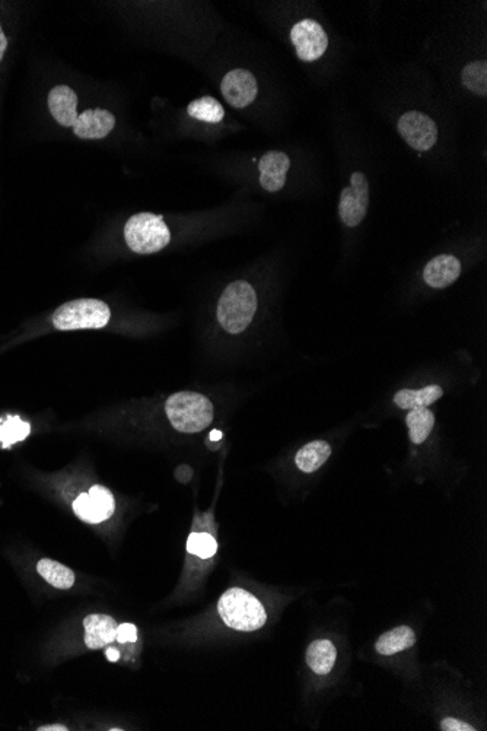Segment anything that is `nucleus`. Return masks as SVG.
Listing matches in <instances>:
<instances>
[{"label": "nucleus", "mask_w": 487, "mask_h": 731, "mask_svg": "<svg viewBox=\"0 0 487 731\" xmlns=\"http://www.w3.org/2000/svg\"><path fill=\"white\" fill-rule=\"evenodd\" d=\"M165 413L174 430L198 434L214 421V404L200 393L179 392L168 397Z\"/></svg>", "instance_id": "obj_1"}, {"label": "nucleus", "mask_w": 487, "mask_h": 731, "mask_svg": "<svg viewBox=\"0 0 487 731\" xmlns=\"http://www.w3.org/2000/svg\"><path fill=\"white\" fill-rule=\"evenodd\" d=\"M257 311V293L245 281L226 286L217 302V321L228 333H241L252 324Z\"/></svg>", "instance_id": "obj_2"}, {"label": "nucleus", "mask_w": 487, "mask_h": 731, "mask_svg": "<svg viewBox=\"0 0 487 731\" xmlns=\"http://www.w3.org/2000/svg\"><path fill=\"white\" fill-rule=\"evenodd\" d=\"M217 612L229 628L241 633H253L267 622L264 606L259 598L244 588H229L217 602Z\"/></svg>", "instance_id": "obj_3"}, {"label": "nucleus", "mask_w": 487, "mask_h": 731, "mask_svg": "<svg viewBox=\"0 0 487 731\" xmlns=\"http://www.w3.org/2000/svg\"><path fill=\"white\" fill-rule=\"evenodd\" d=\"M111 310L96 298H82L60 305L53 314V326L60 332L98 330L110 323Z\"/></svg>", "instance_id": "obj_4"}, {"label": "nucleus", "mask_w": 487, "mask_h": 731, "mask_svg": "<svg viewBox=\"0 0 487 731\" xmlns=\"http://www.w3.org/2000/svg\"><path fill=\"white\" fill-rule=\"evenodd\" d=\"M124 240L132 252L152 254L167 247L171 241V231L160 215L142 212L127 221Z\"/></svg>", "instance_id": "obj_5"}, {"label": "nucleus", "mask_w": 487, "mask_h": 731, "mask_svg": "<svg viewBox=\"0 0 487 731\" xmlns=\"http://www.w3.org/2000/svg\"><path fill=\"white\" fill-rule=\"evenodd\" d=\"M349 186L340 193L339 217L343 224L354 228L365 219L370 206V181L365 172H352Z\"/></svg>", "instance_id": "obj_6"}, {"label": "nucleus", "mask_w": 487, "mask_h": 731, "mask_svg": "<svg viewBox=\"0 0 487 731\" xmlns=\"http://www.w3.org/2000/svg\"><path fill=\"white\" fill-rule=\"evenodd\" d=\"M397 130L401 139L416 153H427L438 142L436 123L422 111H406L400 116Z\"/></svg>", "instance_id": "obj_7"}, {"label": "nucleus", "mask_w": 487, "mask_h": 731, "mask_svg": "<svg viewBox=\"0 0 487 731\" xmlns=\"http://www.w3.org/2000/svg\"><path fill=\"white\" fill-rule=\"evenodd\" d=\"M290 42L297 50L299 60L307 61V63L320 60L324 53L327 51V32L321 27L320 23H317L311 18L298 21L293 25L290 30Z\"/></svg>", "instance_id": "obj_8"}, {"label": "nucleus", "mask_w": 487, "mask_h": 731, "mask_svg": "<svg viewBox=\"0 0 487 731\" xmlns=\"http://www.w3.org/2000/svg\"><path fill=\"white\" fill-rule=\"evenodd\" d=\"M73 511L82 522L98 524L115 514V496L103 485H94L88 494H82L75 499Z\"/></svg>", "instance_id": "obj_9"}, {"label": "nucleus", "mask_w": 487, "mask_h": 731, "mask_svg": "<svg viewBox=\"0 0 487 731\" xmlns=\"http://www.w3.org/2000/svg\"><path fill=\"white\" fill-rule=\"evenodd\" d=\"M221 92L231 107L243 110L254 103L259 94V84L247 69H234L222 78Z\"/></svg>", "instance_id": "obj_10"}, {"label": "nucleus", "mask_w": 487, "mask_h": 731, "mask_svg": "<svg viewBox=\"0 0 487 731\" xmlns=\"http://www.w3.org/2000/svg\"><path fill=\"white\" fill-rule=\"evenodd\" d=\"M115 116L104 108L87 110L73 123V134L84 141H96L108 136L115 127Z\"/></svg>", "instance_id": "obj_11"}, {"label": "nucleus", "mask_w": 487, "mask_h": 731, "mask_svg": "<svg viewBox=\"0 0 487 731\" xmlns=\"http://www.w3.org/2000/svg\"><path fill=\"white\" fill-rule=\"evenodd\" d=\"M290 168V158L280 151H269L259 162L260 186L269 193L282 190Z\"/></svg>", "instance_id": "obj_12"}, {"label": "nucleus", "mask_w": 487, "mask_h": 731, "mask_svg": "<svg viewBox=\"0 0 487 731\" xmlns=\"http://www.w3.org/2000/svg\"><path fill=\"white\" fill-rule=\"evenodd\" d=\"M461 273V262L451 254L436 255L423 269V281L435 290L453 285Z\"/></svg>", "instance_id": "obj_13"}, {"label": "nucleus", "mask_w": 487, "mask_h": 731, "mask_svg": "<svg viewBox=\"0 0 487 731\" xmlns=\"http://www.w3.org/2000/svg\"><path fill=\"white\" fill-rule=\"evenodd\" d=\"M50 113L63 127H72L78 118V96L68 85H58L49 92L47 98Z\"/></svg>", "instance_id": "obj_14"}, {"label": "nucleus", "mask_w": 487, "mask_h": 731, "mask_svg": "<svg viewBox=\"0 0 487 731\" xmlns=\"http://www.w3.org/2000/svg\"><path fill=\"white\" fill-rule=\"evenodd\" d=\"M85 645L91 650L106 647L117 640V622L108 615L92 614L84 619Z\"/></svg>", "instance_id": "obj_15"}, {"label": "nucleus", "mask_w": 487, "mask_h": 731, "mask_svg": "<svg viewBox=\"0 0 487 731\" xmlns=\"http://www.w3.org/2000/svg\"><path fill=\"white\" fill-rule=\"evenodd\" d=\"M332 456V447L323 440L305 444L295 456L297 467L304 473H312L318 470L321 466Z\"/></svg>", "instance_id": "obj_16"}, {"label": "nucleus", "mask_w": 487, "mask_h": 731, "mask_svg": "<svg viewBox=\"0 0 487 731\" xmlns=\"http://www.w3.org/2000/svg\"><path fill=\"white\" fill-rule=\"evenodd\" d=\"M415 643V631L403 625L382 634L375 643V650L382 655H394L413 647Z\"/></svg>", "instance_id": "obj_17"}, {"label": "nucleus", "mask_w": 487, "mask_h": 731, "mask_svg": "<svg viewBox=\"0 0 487 731\" xmlns=\"http://www.w3.org/2000/svg\"><path fill=\"white\" fill-rule=\"evenodd\" d=\"M444 396V390L439 385H427L420 390H400L394 396V403L404 411L427 408L430 404Z\"/></svg>", "instance_id": "obj_18"}, {"label": "nucleus", "mask_w": 487, "mask_h": 731, "mask_svg": "<svg viewBox=\"0 0 487 731\" xmlns=\"http://www.w3.org/2000/svg\"><path fill=\"white\" fill-rule=\"evenodd\" d=\"M337 652L335 643L328 640H317L307 652V664L314 673L327 674L335 667Z\"/></svg>", "instance_id": "obj_19"}, {"label": "nucleus", "mask_w": 487, "mask_h": 731, "mask_svg": "<svg viewBox=\"0 0 487 731\" xmlns=\"http://www.w3.org/2000/svg\"><path fill=\"white\" fill-rule=\"evenodd\" d=\"M37 571L50 586H53L59 590H68L75 584V574L72 569L56 560H47V558L40 560L37 564Z\"/></svg>", "instance_id": "obj_20"}, {"label": "nucleus", "mask_w": 487, "mask_h": 731, "mask_svg": "<svg viewBox=\"0 0 487 731\" xmlns=\"http://www.w3.org/2000/svg\"><path fill=\"white\" fill-rule=\"evenodd\" d=\"M406 423L409 428V437L411 442L422 444L427 441L430 432L434 430L435 416L427 408L413 409L409 412Z\"/></svg>", "instance_id": "obj_21"}, {"label": "nucleus", "mask_w": 487, "mask_h": 731, "mask_svg": "<svg viewBox=\"0 0 487 731\" xmlns=\"http://www.w3.org/2000/svg\"><path fill=\"white\" fill-rule=\"evenodd\" d=\"M187 115L198 122L221 123L225 117V108L214 97H202L187 106Z\"/></svg>", "instance_id": "obj_22"}, {"label": "nucleus", "mask_w": 487, "mask_h": 731, "mask_svg": "<svg viewBox=\"0 0 487 731\" xmlns=\"http://www.w3.org/2000/svg\"><path fill=\"white\" fill-rule=\"evenodd\" d=\"M461 84L474 96H487V63L486 60H476L463 68Z\"/></svg>", "instance_id": "obj_23"}, {"label": "nucleus", "mask_w": 487, "mask_h": 731, "mask_svg": "<svg viewBox=\"0 0 487 731\" xmlns=\"http://www.w3.org/2000/svg\"><path fill=\"white\" fill-rule=\"evenodd\" d=\"M31 432V425L23 422L20 416L8 415L0 418V442L4 449H9L16 442L23 441Z\"/></svg>", "instance_id": "obj_24"}, {"label": "nucleus", "mask_w": 487, "mask_h": 731, "mask_svg": "<svg viewBox=\"0 0 487 731\" xmlns=\"http://www.w3.org/2000/svg\"><path fill=\"white\" fill-rule=\"evenodd\" d=\"M187 551L191 555L198 556L203 560H209L216 553L217 543L212 534L191 533L188 541H187Z\"/></svg>", "instance_id": "obj_25"}, {"label": "nucleus", "mask_w": 487, "mask_h": 731, "mask_svg": "<svg viewBox=\"0 0 487 731\" xmlns=\"http://www.w3.org/2000/svg\"><path fill=\"white\" fill-rule=\"evenodd\" d=\"M118 643H136L137 641V628L133 624H122L117 626V640Z\"/></svg>", "instance_id": "obj_26"}, {"label": "nucleus", "mask_w": 487, "mask_h": 731, "mask_svg": "<svg viewBox=\"0 0 487 731\" xmlns=\"http://www.w3.org/2000/svg\"><path fill=\"white\" fill-rule=\"evenodd\" d=\"M441 728L444 731H474L476 728L472 727L470 724L464 721L457 720V718H446L441 721Z\"/></svg>", "instance_id": "obj_27"}, {"label": "nucleus", "mask_w": 487, "mask_h": 731, "mask_svg": "<svg viewBox=\"0 0 487 731\" xmlns=\"http://www.w3.org/2000/svg\"><path fill=\"white\" fill-rule=\"evenodd\" d=\"M6 49H8V37L5 34L2 23H0V61L4 60Z\"/></svg>", "instance_id": "obj_28"}, {"label": "nucleus", "mask_w": 487, "mask_h": 731, "mask_svg": "<svg viewBox=\"0 0 487 731\" xmlns=\"http://www.w3.org/2000/svg\"><path fill=\"white\" fill-rule=\"evenodd\" d=\"M106 654H107V659L110 660V662H117V660L120 659V652L115 650V648H108Z\"/></svg>", "instance_id": "obj_29"}, {"label": "nucleus", "mask_w": 487, "mask_h": 731, "mask_svg": "<svg viewBox=\"0 0 487 731\" xmlns=\"http://www.w3.org/2000/svg\"><path fill=\"white\" fill-rule=\"evenodd\" d=\"M40 731H66L68 728L65 726H44V727H40Z\"/></svg>", "instance_id": "obj_30"}, {"label": "nucleus", "mask_w": 487, "mask_h": 731, "mask_svg": "<svg viewBox=\"0 0 487 731\" xmlns=\"http://www.w3.org/2000/svg\"><path fill=\"white\" fill-rule=\"evenodd\" d=\"M212 435H214V437H212V439L214 440H219L222 437V434L221 432H219V430H215L214 434Z\"/></svg>", "instance_id": "obj_31"}]
</instances>
